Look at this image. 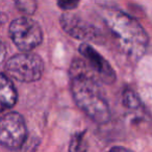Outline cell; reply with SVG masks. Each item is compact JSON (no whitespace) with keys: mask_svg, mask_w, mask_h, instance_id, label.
Here are the masks:
<instances>
[{"mask_svg":"<svg viewBox=\"0 0 152 152\" xmlns=\"http://www.w3.org/2000/svg\"><path fill=\"white\" fill-rule=\"evenodd\" d=\"M89 148L86 140V130L74 133L71 137L69 145V152H87Z\"/></svg>","mask_w":152,"mask_h":152,"instance_id":"obj_9","label":"cell"},{"mask_svg":"<svg viewBox=\"0 0 152 152\" xmlns=\"http://www.w3.org/2000/svg\"><path fill=\"white\" fill-rule=\"evenodd\" d=\"M10 37L14 44L23 52H29L43 41L42 28L31 18L21 17L10 25Z\"/></svg>","mask_w":152,"mask_h":152,"instance_id":"obj_4","label":"cell"},{"mask_svg":"<svg viewBox=\"0 0 152 152\" xmlns=\"http://www.w3.org/2000/svg\"><path fill=\"white\" fill-rule=\"evenodd\" d=\"M17 90L11 77L0 73V114L12 108L17 103Z\"/></svg>","mask_w":152,"mask_h":152,"instance_id":"obj_8","label":"cell"},{"mask_svg":"<svg viewBox=\"0 0 152 152\" xmlns=\"http://www.w3.org/2000/svg\"><path fill=\"white\" fill-rule=\"evenodd\" d=\"M27 137V128L23 116L11 112L0 117V145L10 149H20Z\"/></svg>","mask_w":152,"mask_h":152,"instance_id":"obj_5","label":"cell"},{"mask_svg":"<svg viewBox=\"0 0 152 152\" xmlns=\"http://www.w3.org/2000/svg\"><path fill=\"white\" fill-rule=\"evenodd\" d=\"M105 23L118 49L131 61H139L146 53L149 37L137 20L122 11H112Z\"/></svg>","mask_w":152,"mask_h":152,"instance_id":"obj_2","label":"cell"},{"mask_svg":"<svg viewBox=\"0 0 152 152\" xmlns=\"http://www.w3.org/2000/svg\"><path fill=\"white\" fill-rule=\"evenodd\" d=\"M71 93L76 105L89 118L98 124L110 119L108 102L99 86V79L91 71L85 61H73L70 68Z\"/></svg>","mask_w":152,"mask_h":152,"instance_id":"obj_1","label":"cell"},{"mask_svg":"<svg viewBox=\"0 0 152 152\" xmlns=\"http://www.w3.org/2000/svg\"><path fill=\"white\" fill-rule=\"evenodd\" d=\"M61 25L69 36L83 42H98L101 37L99 29L93 24L71 13L61 15Z\"/></svg>","mask_w":152,"mask_h":152,"instance_id":"obj_6","label":"cell"},{"mask_svg":"<svg viewBox=\"0 0 152 152\" xmlns=\"http://www.w3.org/2000/svg\"><path fill=\"white\" fill-rule=\"evenodd\" d=\"M123 104L125 107L131 110H140L143 107V104L137 94L129 88L123 92Z\"/></svg>","mask_w":152,"mask_h":152,"instance_id":"obj_10","label":"cell"},{"mask_svg":"<svg viewBox=\"0 0 152 152\" xmlns=\"http://www.w3.org/2000/svg\"><path fill=\"white\" fill-rule=\"evenodd\" d=\"M7 76L21 83H34L42 77L44 61L38 54L22 52L12 56L5 64Z\"/></svg>","mask_w":152,"mask_h":152,"instance_id":"obj_3","label":"cell"},{"mask_svg":"<svg viewBox=\"0 0 152 152\" xmlns=\"http://www.w3.org/2000/svg\"><path fill=\"white\" fill-rule=\"evenodd\" d=\"M5 20H7V16H5L3 13H1V12H0V24L4 23Z\"/></svg>","mask_w":152,"mask_h":152,"instance_id":"obj_15","label":"cell"},{"mask_svg":"<svg viewBox=\"0 0 152 152\" xmlns=\"http://www.w3.org/2000/svg\"><path fill=\"white\" fill-rule=\"evenodd\" d=\"M15 4L21 13L26 16H31L36 13L38 0H15Z\"/></svg>","mask_w":152,"mask_h":152,"instance_id":"obj_11","label":"cell"},{"mask_svg":"<svg viewBox=\"0 0 152 152\" xmlns=\"http://www.w3.org/2000/svg\"><path fill=\"white\" fill-rule=\"evenodd\" d=\"M108 152H133V151L128 149V148L122 147V146H116V147H113Z\"/></svg>","mask_w":152,"mask_h":152,"instance_id":"obj_14","label":"cell"},{"mask_svg":"<svg viewBox=\"0 0 152 152\" xmlns=\"http://www.w3.org/2000/svg\"><path fill=\"white\" fill-rule=\"evenodd\" d=\"M56 2L59 9L64 10L66 12H70L78 7L80 0H56Z\"/></svg>","mask_w":152,"mask_h":152,"instance_id":"obj_12","label":"cell"},{"mask_svg":"<svg viewBox=\"0 0 152 152\" xmlns=\"http://www.w3.org/2000/svg\"><path fill=\"white\" fill-rule=\"evenodd\" d=\"M79 52L86 58L87 65L89 66L91 71L101 83L112 85L116 81V72L110 64L91 45L88 43H83L79 46Z\"/></svg>","mask_w":152,"mask_h":152,"instance_id":"obj_7","label":"cell"},{"mask_svg":"<svg viewBox=\"0 0 152 152\" xmlns=\"http://www.w3.org/2000/svg\"><path fill=\"white\" fill-rule=\"evenodd\" d=\"M5 55H7V49H5V46L2 43V41L0 40V64L4 61Z\"/></svg>","mask_w":152,"mask_h":152,"instance_id":"obj_13","label":"cell"}]
</instances>
